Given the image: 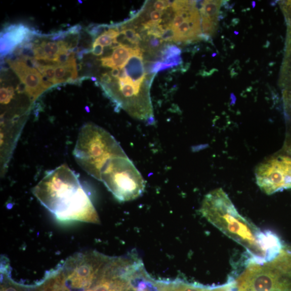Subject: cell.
<instances>
[{"mask_svg": "<svg viewBox=\"0 0 291 291\" xmlns=\"http://www.w3.org/2000/svg\"><path fill=\"white\" fill-rule=\"evenodd\" d=\"M93 80L96 81L97 80L96 78L93 77L92 78Z\"/></svg>", "mask_w": 291, "mask_h": 291, "instance_id": "obj_27", "label": "cell"}, {"mask_svg": "<svg viewBox=\"0 0 291 291\" xmlns=\"http://www.w3.org/2000/svg\"><path fill=\"white\" fill-rule=\"evenodd\" d=\"M162 62L172 65L173 67H174V66H177L181 64L182 60L180 55H177L166 58L163 60Z\"/></svg>", "mask_w": 291, "mask_h": 291, "instance_id": "obj_21", "label": "cell"}, {"mask_svg": "<svg viewBox=\"0 0 291 291\" xmlns=\"http://www.w3.org/2000/svg\"><path fill=\"white\" fill-rule=\"evenodd\" d=\"M134 49L122 46L113 50L111 56L102 57L100 61L104 67L122 69L128 63Z\"/></svg>", "mask_w": 291, "mask_h": 291, "instance_id": "obj_11", "label": "cell"}, {"mask_svg": "<svg viewBox=\"0 0 291 291\" xmlns=\"http://www.w3.org/2000/svg\"><path fill=\"white\" fill-rule=\"evenodd\" d=\"M73 154L81 168L99 181L108 160L128 156L109 132L91 123L81 127Z\"/></svg>", "mask_w": 291, "mask_h": 291, "instance_id": "obj_3", "label": "cell"}, {"mask_svg": "<svg viewBox=\"0 0 291 291\" xmlns=\"http://www.w3.org/2000/svg\"><path fill=\"white\" fill-rule=\"evenodd\" d=\"M200 212L214 226L246 248L248 263L264 264V255L257 238L261 230L238 213L222 188L205 195Z\"/></svg>", "mask_w": 291, "mask_h": 291, "instance_id": "obj_2", "label": "cell"}, {"mask_svg": "<svg viewBox=\"0 0 291 291\" xmlns=\"http://www.w3.org/2000/svg\"><path fill=\"white\" fill-rule=\"evenodd\" d=\"M101 181L120 202L134 200L145 189L143 177L128 156L108 160L102 170Z\"/></svg>", "mask_w": 291, "mask_h": 291, "instance_id": "obj_4", "label": "cell"}, {"mask_svg": "<svg viewBox=\"0 0 291 291\" xmlns=\"http://www.w3.org/2000/svg\"><path fill=\"white\" fill-rule=\"evenodd\" d=\"M175 37V32L171 26H169L165 29L161 36V39L165 41H174Z\"/></svg>", "mask_w": 291, "mask_h": 291, "instance_id": "obj_20", "label": "cell"}, {"mask_svg": "<svg viewBox=\"0 0 291 291\" xmlns=\"http://www.w3.org/2000/svg\"><path fill=\"white\" fill-rule=\"evenodd\" d=\"M32 193L58 220L98 224V214L78 177L67 165L49 172Z\"/></svg>", "mask_w": 291, "mask_h": 291, "instance_id": "obj_1", "label": "cell"}, {"mask_svg": "<svg viewBox=\"0 0 291 291\" xmlns=\"http://www.w3.org/2000/svg\"><path fill=\"white\" fill-rule=\"evenodd\" d=\"M33 65L37 69L41 75L46 79L47 81L51 82L53 85L55 73V64L52 65H43L38 63L35 61H31Z\"/></svg>", "mask_w": 291, "mask_h": 291, "instance_id": "obj_14", "label": "cell"}, {"mask_svg": "<svg viewBox=\"0 0 291 291\" xmlns=\"http://www.w3.org/2000/svg\"><path fill=\"white\" fill-rule=\"evenodd\" d=\"M112 80L113 78L111 76L110 73H104L102 74V76L101 77V83H102V84L106 85H110Z\"/></svg>", "mask_w": 291, "mask_h": 291, "instance_id": "obj_23", "label": "cell"}, {"mask_svg": "<svg viewBox=\"0 0 291 291\" xmlns=\"http://www.w3.org/2000/svg\"><path fill=\"white\" fill-rule=\"evenodd\" d=\"M235 281L236 291H291V279L265 264H247Z\"/></svg>", "mask_w": 291, "mask_h": 291, "instance_id": "obj_5", "label": "cell"}, {"mask_svg": "<svg viewBox=\"0 0 291 291\" xmlns=\"http://www.w3.org/2000/svg\"><path fill=\"white\" fill-rule=\"evenodd\" d=\"M7 62L25 86V93L32 102L54 86L45 80L37 70L30 67L23 60H7Z\"/></svg>", "mask_w": 291, "mask_h": 291, "instance_id": "obj_7", "label": "cell"}, {"mask_svg": "<svg viewBox=\"0 0 291 291\" xmlns=\"http://www.w3.org/2000/svg\"><path fill=\"white\" fill-rule=\"evenodd\" d=\"M77 67L74 53H73L65 63L55 64L54 86L64 82H72L77 79Z\"/></svg>", "mask_w": 291, "mask_h": 291, "instance_id": "obj_10", "label": "cell"}, {"mask_svg": "<svg viewBox=\"0 0 291 291\" xmlns=\"http://www.w3.org/2000/svg\"><path fill=\"white\" fill-rule=\"evenodd\" d=\"M82 291H94V289H93H93L89 288V289H84V290H82Z\"/></svg>", "mask_w": 291, "mask_h": 291, "instance_id": "obj_26", "label": "cell"}, {"mask_svg": "<svg viewBox=\"0 0 291 291\" xmlns=\"http://www.w3.org/2000/svg\"><path fill=\"white\" fill-rule=\"evenodd\" d=\"M221 1L196 2L201 18H205L216 23H219Z\"/></svg>", "mask_w": 291, "mask_h": 291, "instance_id": "obj_13", "label": "cell"}, {"mask_svg": "<svg viewBox=\"0 0 291 291\" xmlns=\"http://www.w3.org/2000/svg\"><path fill=\"white\" fill-rule=\"evenodd\" d=\"M281 8L284 13L288 25L287 37H291V1L285 2L282 3Z\"/></svg>", "mask_w": 291, "mask_h": 291, "instance_id": "obj_18", "label": "cell"}, {"mask_svg": "<svg viewBox=\"0 0 291 291\" xmlns=\"http://www.w3.org/2000/svg\"><path fill=\"white\" fill-rule=\"evenodd\" d=\"M255 175L257 185L268 195L291 189V158L272 157L258 166Z\"/></svg>", "mask_w": 291, "mask_h": 291, "instance_id": "obj_6", "label": "cell"}, {"mask_svg": "<svg viewBox=\"0 0 291 291\" xmlns=\"http://www.w3.org/2000/svg\"><path fill=\"white\" fill-rule=\"evenodd\" d=\"M289 95L290 96V97H291V94H289Z\"/></svg>", "mask_w": 291, "mask_h": 291, "instance_id": "obj_28", "label": "cell"}, {"mask_svg": "<svg viewBox=\"0 0 291 291\" xmlns=\"http://www.w3.org/2000/svg\"><path fill=\"white\" fill-rule=\"evenodd\" d=\"M31 32L22 24L12 25L6 29L1 37V53L6 55L13 51L16 46L27 41Z\"/></svg>", "mask_w": 291, "mask_h": 291, "instance_id": "obj_9", "label": "cell"}, {"mask_svg": "<svg viewBox=\"0 0 291 291\" xmlns=\"http://www.w3.org/2000/svg\"><path fill=\"white\" fill-rule=\"evenodd\" d=\"M127 24L129 25L128 23ZM121 29V31L120 32L126 36V38L129 40L131 43L139 47V44L140 41L142 40V38H141L138 33L136 32L135 29L132 28L131 26L129 27L126 24H122Z\"/></svg>", "mask_w": 291, "mask_h": 291, "instance_id": "obj_15", "label": "cell"}, {"mask_svg": "<svg viewBox=\"0 0 291 291\" xmlns=\"http://www.w3.org/2000/svg\"><path fill=\"white\" fill-rule=\"evenodd\" d=\"M163 15V12H159L157 11H153L149 13V16H150L151 20L154 21H159L161 20V18Z\"/></svg>", "mask_w": 291, "mask_h": 291, "instance_id": "obj_22", "label": "cell"}, {"mask_svg": "<svg viewBox=\"0 0 291 291\" xmlns=\"http://www.w3.org/2000/svg\"><path fill=\"white\" fill-rule=\"evenodd\" d=\"M91 52L95 56H101L103 54L104 48L101 45L93 46V49L91 50Z\"/></svg>", "mask_w": 291, "mask_h": 291, "instance_id": "obj_24", "label": "cell"}, {"mask_svg": "<svg viewBox=\"0 0 291 291\" xmlns=\"http://www.w3.org/2000/svg\"><path fill=\"white\" fill-rule=\"evenodd\" d=\"M15 96L12 87H3L0 89V101L3 105L9 104Z\"/></svg>", "mask_w": 291, "mask_h": 291, "instance_id": "obj_16", "label": "cell"}, {"mask_svg": "<svg viewBox=\"0 0 291 291\" xmlns=\"http://www.w3.org/2000/svg\"><path fill=\"white\" fill-rule=\"evenodd\" d=\"M264 264L291 279V245L284 244L275 259Z\"/></svg>", "mask_w": 291, "mask_h": 291, "instance_id": "obj_12", "label": "cell"}, {"mask_svg": "<svg viewBox=\"0 0 291 291\" xmlns=\"http://www.w3.org/2000/svg\"><path fill=\"white\" fill-rule=\"evenodd\" d=\"M115 40V39H114L106 30L95 39L93 46L96 45H101L103 47L111 46Z\"/></svg>", "mask_w": 291, "mask_h": 291, "instance_id": "obj_17", "label": "cell"}, {"mask_svg": "<svg viewBox=\"0 0 291 291\" xmlns=\"http://www.w3.org/2000/svg\"><path fill=\"white\" fill-rule=\"evenodd\" d=\"M153 283L157 291H235V281L232 279L226 284L215 287L192 284L181 280H153Z\"/></svg>", "mask_w": 291, "mask_h": 291, "instance_id": "obj_8", "label": "cell"}, {"mask_svg": "<svg viewBox=\"0 0 291 291\" xmlns=\"http://www.w3.org/2000/svg\"><path fill=\"white\" fill-rule=\"evenodd\" d=\"M32 53L34 58L38 61H44L49 62L48 58L43 48L39 45H33Z\"/></svg>", "mask_w": 291, "mask_h": 291, "instance_id": "obj_19", "label": "cell"}, {"mask_svg": "<svg viewBox=\"0 0 291 291\" xmlns=\"http://www.w3.org/2000/svg\"><path fill=\"white\" fill-rule=\"evenodd\" d=\"M120 70L118 68H113L110 72L111 76L113 78H118L120 76Z\"/></svg>", "mask_w": 291, "mask_h": 291, "instance_id": "obj_25", "label": "cell"}]
</instances>
